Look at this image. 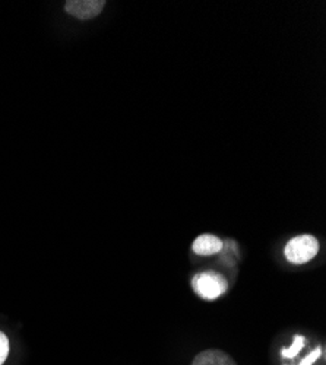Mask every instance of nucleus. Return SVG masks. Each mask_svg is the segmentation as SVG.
Listing matches in <instances>:
<instances>
[{
  "instance_id": "obj_2",
  "label": "nucleus",
  "mask_w": 326,
  "mask_h": 365,
  "mask_svg": "<svg viewBox=\"0 0 326 365\" xmlns=\"http://www.w3.org/2000/svg\"><path fill=\"white\" fill-rule=\"evenodd\" d=\"M193 291L206 301L218 299L228 289L227 279L218 272H200L192 279Z\"/></svg>"
},
{
  "instance_id": "obj_3",
  "label": "nucleus",
  "mask_w": 326,
  "mask_h": 365,
  "mask_svg": "<svg viewBox=\"0 0 326 365\" xmlns=\"http://www.w3.org/2000/svg\"><path fill=\"white\" fill-rule=\"evenodd\" d=\"M104 5V0H69L65 4V9L78 19H91L103 11Z\"/></svg>"
},
{
  "instance_id": "obj_6",
  "label": "nucleus",
  "mask_w": 326,
  "mask_h": 365,
  "mask_svg": "<svg viewBox=\"0 0 326 365\" xmlns=\"http://www.w3.org/2000/svg\"><path fill=\"white\" fill-rule=\"evenodd\" d=\"M305 345H306V338L302 336V334H295L292 339V345L290 348L281 349V356L285 359H292L300 354V351L305 348Z\"/></svg>"
},
{
  "instance_id": "obj_4",
  "label": "nucleus",
  "mask_w": 326,
  "mask_h": 365,
  "mask_svg": "<svg viewBox=\"0 0 326 365\" xmlns=\"http://www.w3.org/2000/svg\"><path fill=\"white\" fill-rule=\"evenodd\" d=\"M224 247V242L220 237L213 234H202L198 235L193 241L192 249L198 256H213L218 255Z\"/></svg>"
},
{
  "instance_id": "obj_5",
  "label": "nucleus",
  "mask_w": 326,
  "mask_h": 365,
  "mask_svg": "<svg viewBox=\"0 0 326 365\" xmlns=\"http://www.w3.org/2000/svg\"><path fill=\"white\" fill-rule=\"evenodd\" d=\"M192 365H237V362L224 351L206 349L193 358Z\"/></svg>"
},
{
  "instance_id": "obj_7",
  "label": "nucleus",
  "mask_w": 326,
  "mask_h": 365,
  "mask_svg": "<svg viewBox=\"0 0 326 365\" xmlns=\"http://www.w3.org/2000/svg\"><path fill=\"white\" fill-rule=\"evenodd\" d=\"M9 356V339L4 331H0V365H4Z\"/></svg>"
},
{
  "instance_id": "obj_8",
  "label": "nucleus",
  "mask_w": 326,
  "mask_h": 365,
  "mask_svg": "<svg viewBox=\"0 0 326 365\" xmlns=\"http://www.w3.org/2000/svg\"><path fill=\"white\" fill-rule=\"evenodd\" d=\"M322 356V348L320 346H317L315 351H312L306 358H303L302 359V362H300V365H313L319 358Z\"/></svg>"
},
{
  "instance_id": "obj_1",
  "label": "nucleus",
  "mask_w": 326,
  "mask_h": 365,
  "mask_svg": "<svg viewBox=\"0 0 326 365\" xmlns=\"http://www.w3.org/2000/svg\"><path fill=\"white\" fill-rule=\"evenodd\" d=\"M319 240L310 234L292 237L284 249V256L291 264H306L319 253Z\"/></svg>"
}]
</instances>
